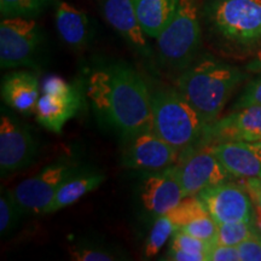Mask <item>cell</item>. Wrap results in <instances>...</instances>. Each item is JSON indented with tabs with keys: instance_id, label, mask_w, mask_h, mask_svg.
<instances>
[{
	"instance_id": "1",
	"label": "cell",
	"mask_w": 261,
	"mask_h": 261,
	"mask_svg": "<svg viewBox=\"0 0 261 261\" xmlns=\"http://www.w3.org/2000/svg\"><path fill=\"white\" fill-rule=\"evenodd\" d=\"M85 92L98 119L122 140L152 129L151 90L143 75L126 62L110 61L93 67Z\"/></svg>"
},
{
	"instance_id": "2",
	"label": "cell",
	"mask_w": 261,
	"mask_h": 261,
	"mask_svg": "<svg viewBox=\"0 0 261 261\" xmlns=\"http://www.w3.org/2000/svg\"><path fill=\"white\" fill-rule=\"evenodd\" d=\"M244 79V73L233 65L204 56L181 71L175 87L208 126L217 121L231 94Z\"/></svg>"
},
{
	"instance_id": "3",
	"label": "cell",
	"mask_w": 261,
	"mask_h": 261,
	"mask_svg": "<svg viewBox=\"0 0 261 261\" xmlns=\"http://www.w3.org/2000/svg\"><path fill=\"white\" fill-rule=\"evenodd\" d=\"M201 19L217 46L237 54L261 48V0H208Z\"/></svg>"
},
{
	"instance_id": "4",
	"label": "cell",
	"mask_w": 261,
	"mask_h": 261,
	"mask_svg": "<svg viewBox=\"0 0 261 261\" xmlns=\"http://www.w3.org/2000/svg\"><path fill=\"white\" fill-rule=\"evenodd\" d=\"M152 130L180 152L200 144L207 125L177 87L151 90Z\"/></svg>"
},
{
	"instance_id": "5",
	"label": "cell",
	"mask_w": 261,
	"mask_h": 261,
	"mask_svg": "<svg viewBox=\"0 0 261 261\" xmlns=\"http://www.w3.org/2000/svg\"><path fill=\"white\" fill-rule=\"evenodd\" d=\"M203 42L197 0H180L171 22L156 38L161 63L181 73L198 58Z\"/></svg>"
},
{
	"instance_id": "6",
	"label": "cell",
	"mask_w": 261,
	"mask_h": 261,
	"mask_svg": "<svg viewBox=\"0 0 261 261\" xmlns=\"http://www.w3.org/2000/svg\"><path fill=\"white\" fill-rule=\"evenodd\" d=\"M44 45V33L25 17H3L0 22V67H35Z\"/></svg>"
},
{
	"instance_id": "7",
	"label": "cell",
	"mask_w": 261,
	"mask_h": 261,
	"mask_svg": "<svg viewBox=\"0 0 261 261\" xmlns=\"http://www.w3.org/2000/svg\"><path fill=\"white\" fill-rule=\"evenodd\" d=\"M83 166L71 158L56 160L38 174L19 182L12 190L16 201L24 213L44 214L61 185Z\"/></svg>"
},
{
	"instance_id": "8",
	"label": "cell",
	"mask_w": 261,
	"mask_h": 261,
	"mask_svg": "<svg viewBox=\"0 0 261 261\" xmlns=\"http://www.w3.org/2000/svg\"><path fill=\"white\" fill-rule=\"evenodd\" d=\"M81 104L83 93L76 85L48 75L42 81L35 117L44 128L61 133L65 123L80 112Z\"/></svg>"
},
{
	"instance_id": "9",
	"label": "cell",
	"mask_w": 261,
	"mask_h": 261,
	"mask_svg": "<svg viewBox=\"0 0 261 261\" xmlns=\"http://www.w3.org/2000/svg\"><path fill=\"white\" fill-rule=\"evenodd\" d=\"M175 169L185 197L227 181L230 173L215 158L210 145H200L181 152Z\"/></svg>"
},
{
	"instance_id": "10",
	"label": "cell",
	"mask_w": 261,
	"mask_h": 261,
	"mask_svg": "<svg viewBox=\"0 0 261 261\" xmlns=\"http://www.w3.org/2000/svg\"><path fill=\"white\" fill-rule=\"evenodd\" d=\"M123 143L122 165L143 172H158L174 166L181 155L152 129L140 132Z\"/></svg>"
},
{
	"instance_id": "11",
	"label": "cell",
	"mask_w": 261,
	"mask_h": 261,
	"mask_svg": "<svg viewBox=\"0 0 261 261\" xmlns=\"http://www.w3.org/2000/svg\"><path fill=\"white\" fill-rule=\"evenodd\" d=\"M38 154L32 130L8 114L0 117V174L8 177L27 168Z\"/></svg>"
},
{
	"instance_id": "12",
	"label": "cell",
	"mask_w": 261,
	"mask_h": 261,
	"mask_svg": "<svg viewBox=\"0 0 261 261\" xmlns=\"http://www.w3.org/2000/svg\"><path fill=\"white\" fill-rule=\"evenodd\" d=\"M197 196L218 225L253 219V200L241 185L224 181L204 189Z\"/></svg>"
},
{
	"instance_id": "13",
	"label": "cell",
	"mask_w": 261,
	"mask_h": 261,
	"mask_svg": "<svg viewBox=\"0 0 261 261\" xmlns=\"http://www.w3.org/2000/svg\"><path fill=\"white\" fill-rule=\"evenodd\" d=\"M261 106L241 108L205 127L200 145L220 142H260Z\"/></svg>"
},
{
	"instance_id": "14",
	"label": "cell",
	"mask_w": 261,
	"mask_h": 261,
	"mask_svg": "<svg viewBox=\"0 0 261 261\" xmlns=\"http://www.w3.org/2000/svg\"><path fill=\"white\" fill-rule=\"evenodd\" d=\"M185 197L175 165L158 172H146L140 185V203L152 218L166 215Z\"/></svg>"
},
{
	"instance_id": "15",
	"label": "cell",
	"mask_w": 261,
	"mask_h": 261,
	"mask_svg": "<svg viewBox=\"0 0 261 261\" xmlns=\"http://www.w3.org/2000/svg\"><path fill=\"white\" fill-rule=\"evenodd\" d=\"M108 24L123 39L132 51L143 58L152 57L148 35L140 24L132 0H96Z\"/></svg>"
},
{
	"instance_id": "16",
	"label": "cell",
	"mask_w": 261,
	"mask_h": 261,
	"mask_svg": "<svg viewBox=\"0 0 261 261\" xmlns=\"http://www.w3.org/2000/svg\"><path fill=\"white\" fill-rule=\"evenodd\" d=\"M210 146L232 177L261 179V149L255 142H220Z\"/></svg>"
},
{
	"instance_id": "17",
	"label": "cell",
	"mask_w": 261,
	"mask_h": 261,
	"mask_svg": "<svg viewBox=\"0 0 261 261\" xmlns=\"http://www.w3.org/2000/svg\"><path fill=\"white\" fill-rule=\"evenodd\" d=\"M40 97L38 76L31 70H16L6 74L2 80L3 102L23 115L37 110Z\"/></svg>"
},
{
	"instance_id": "18",
	"label": "cell",
	"mask_w": 261,
	"mask_h": 261,
	"mask_svg": "<svg viewBox=\"0 0 261 261\" xmlns=\"http://www.w3.org/2000/svg\"><path fill=\"white\" fill-rule=\"evenodd\" d=\"M55 21L58 34L68 46L83 48L92 39L93 29L89 16L69 3H56Z\"/></svg>"
},
{
	"instance_id": "19",
	"label": "cell",
	"mask_w": 261,
	"mask_h": 261,
	"mask_svg": "<svg viewBox=\"0 0 261 261\" xmlns=\"http://www.w3.org/2000/svg\"><path fill=\"white\" fill-rule=\"evenodd\" d=\"M104 180H106V175L102 172L83 166L79 171L73 173L61 185L45 210L44 214L55 213V212L67 208L68 205L77 202L89 192L96 190Z\"/></svg>"
},
{
	"instance_id": "20",
	"label": "cell",
	"mask_w": 261,
	"mask_h": 261,
	"mask_svg": "<svg viewBox=\"0 0 261 261\" xmlns=\"http://www.w3.org/2000/svg\"><path fill=\"white\" fill-rule=\"evenodd\" d=\"M140 24L149 38L156 39L177 12L180 0H132Z\"/></svg>"
},
{
	"instance_id": "21",
	"label": "cell",
	"mask_w": 261,
	"mask_h": 261,
	"mask_svg": "<svg viewBox=\"0 0 261 261\" xmlns=\"http://www.w3.org/2000/svg\"><path fill=\"white\" fill-rule=\"evenodd\" d=\"M23 210L16 201L14 191L2 189L0 194V233L2 237H8L18 227Z\"/></svg>"
},
{
	"instance_id": "22",
	"label": "cell",
	"mask_w": 261,
	"mask_h": 261,
	"mask_svg": "<svg viewBox=\"0 0 261 261\" xmlns=\"http://www.w3.org/2000/svg\"><path fill=\"white\" fill-rule=\"evenodd\" d=\"M55 0H0L3 17L35 18L54 4Z\"/></svg>"
},
{
	"instance_id": "23",
	"label": "cell",
	"mask_w": 261,
	"mask_h": 261,
	"mask_svg": "<svg viewBox=\"0 0 261 261\" xmlns=\"http://www.w3.org/2000/svg\"><path fill=\"white\" fill-rule=\"evenodd\" d=\"M257 231L254 226V220L234 221V223L219 224L215 243L225 246H238L244 241L256 236Z\"/></svg>"
},
{
	"instance_id": "24",
	"label": "cell",
	"mask_w": 261,
	"mask_h": 261,
	"mask_svg": "<svg viewBox=\"0 0 261 261\" xmlns=\"http://www.w3.org/2000/svg\"><path fill=\"white\" fill-rule=\"evenodd\" d=\"M177 230L175 225L172 223L167 215H161L156 218L152 225L148 238L145 241L144 255L145 257H154L160 253L163 246L167 243L169 237L173 236L174 231Z\"/></svg>"
},
{
	"instance_id": "25",
	"label": "cell",
	"mask_w": 261,
	"mask_h": 261,
	"mask_svg": "<svg viewBox=\"0 0 261 261\" xmlns=\"http://www.w3.org/2000/svg\"><path fill=\"white\" fill-rule=\"evenodd\" d=\"M210 214L207 208L200 197L197 195L188 196L179 202V204L175 205L172 211H169L167 217L172 220V223L175 225V227L179 228L188 223H190L196 218H200L202 215Z\"/></svg>"
},
{
	"instance_id": "26",
	"label": "cell",
	"mask_w": 261,
	"mask_h": 261,
	"mask_svg": "<svg viewBox=\"0 0 261 261\" xmlns=\"http://www.w3.org/2000/svg\"><path fill=\"white\" fill-rule=\"evenodd\" d=\"M69 255L76 261H113L120 259V256L106 247L85 242L69 247Z\"/></svg>"
},
{
	"instance_id": "27",
	"label": "cell",
	"mask_w": 261,
	"mask_h": 261,
	"mask_svg": "<svg viewBox=\"0 0 261 261\" xmlns=\"http://www.w3.org/2000/svg\"><path fill=\"white\" fill-rule=\"evenodd\" d=\"M177 230L191 234L196 238H200V240H203L205 242L215 243L218 233V224L211 217V214H205L200 218H196V219L184 225V226L177 228Z\"/></svg>"
},
{
	"instance_id": "28",
	"label": "cell",
	"mask_w": 261,
	"mask_h": 261,
	"mask_svg": "<svg viewBox=\"0 0 261 261\" xmlns=\"http://www.w3.org/2000/svg\"><path fill=\"white\" fill-rule=\"evenodd\" d=\"M214 243L205 242L200 238H196L191 234L182 232L180 230H175L173 233V242L172 246L181 248V249L188 250V252L196 253V254H203L207 257V254Z\"/></svg>"
},
{
	"instance_id": "29",
	"label": "cell",
	"mask_w": 261,
	"mask_h": 261,
	"mask_svg": "<svg viewBox=\"0 0 261 261\" xmlns=\"http://www.w3.org/2000/svg\"><path fill=\"white\" fill-rule=\"evenodd\" d=\"M248 106H261V73L247 85L242 96L238 99L236 108L241 109Z\"/></svg>"
},
{
	"instance_id": "30",
	"label": "cell",
	"mask_w": 261,
	"mask_h": 261,
	"mask_svg": "<svg viewBox=\"0 0 261 261\" xmlns=\"http://www.w3.org/2000/svg\"><path fill=\"white\" fill-rule=\"evenodd\" d=\"M207 261H241L237 246L214 243L207 254Z\"/></svg>"
},
{
	"instance_id": "31",
	"label": "cell",
	"mask_w": 261,
	"mask_h": 261,
	"mask_svg": "<svg viewBox=\"0 0 261 261\" xmlns=\"http://www.w3.org/2000/svg\"><path fill=\"white\" fill-rule=\"evenodd\" d=\"M241 261H261V236L256 234L237 246Z\"/></svg>"
},
{
	"instance_id": "32",
	"label": "cell",
	"mask_w": 261,
	"mask_h": 261,
	"mask_svg": "<svg viewBox=\"0 0 261 261\" xmlns=\"http://www.w3.org/2000/svg\"><path fill=\"white\" fill-rule=\"evenodd\" d=\"M167 260L173 261H207V257L203 254H196L181 249V248L171 246L167 252Z\"/></svg>"
},
{
	"instance_id": "33",
	"label": "cell",
	"mask_w": 261,
	"mask_h": 261,
	"mask_svg": "<svg viewBox=\"0 0 261 261\" xmlns=\"http://www.w3.org/2000/svg\"><path fill=\"white\" fill-rule=\"evenodd\" d=\"M243 187L249 192L253 203L261 207V179H243Z\"/></svg>"
},
{
	"instance_id": "34",
	"label": "cell",
	"mask_w": 261,
	"mask_h": 261,
	"mask_svg": "<svg viewBox=\"0 0 261 261\" xmlns=\"http://www.w3.org/2000/svg\"><path fill=\"white\" fill-rule=\"evenodd\" d=\"M246 69L247 71H249V73H261V48L255 52V56H254L252 60H250L249 63L247 64Z\"/></svg>"
},
{
	"instance_id": "35",
	"label": "cell",
	"mask_w": 261,
	"mask_h": 261,
	"mask_svg": "<svg viewBox=\"0 0 261 261\" xmlns=\"http://www.w3.org/2000/svg\"><path fill=\"white\" fill-rule=\"evenodd\" d=\"M253 220H254V226H255L257 231V234L261 236V207L255 203H254Z\"/></svg>"
},
{
	"instance_id": "36",
	"label": "cell",
	"mask_w": 261,
	"mask_h": 261,
	"mask_svg": "<svg viewBox=\"0 0 261 261\" xmlns=\"http://www.w3.org/2000/svg\"><path fill=\"white\" fill-rule=\"evenodd\" d=\"M255 143L257 144V146H259V148L261 149V140H260V142H255Z\"/></svg>"
}]
</instances>
